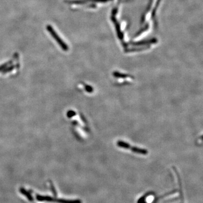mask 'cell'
Masks as SVG:
<instances>
[{
	"mask_svg": "<svg viewBox=\"0 0 203 203\" xmlns=\"http://www.w3.org/2000/svg\"><path fill=\"white\" fill-rule=\"evenodd\" d=\"M47 30L51 35V37L55 40V41L59 45H60L61 47H62L64 49H67V46L66 45V43H64V41L61 39L60 36L58 35V33L57 32V31L53 28L52 26H51L50 25H47Z\"/></svg>",
	"mask_w": 203,
	"mask_h": 203,
	"instance_id": "6da1fadb",
	"label": "cell"
},
{
	"mask_svg": "<svg viewBox=\"0 0 203 203\" xmlns=\"http://www.w3.org/2000/svg\"><path fill=\"white\" fill-rule=\"evenodd\" d=\"M118 146L122 148H130V150H132L134 152L139 153V154H142V155H146L147 153V151L145 150H143L141 148H137V147H133L128 145V144L124 142H118Z\"/></svg>",
	"mask_w": 203,
	"mask_h": 203,
	"instance_id": "7a4b0ae2",
	"label": "cell"
},
{
	"mask_svg": "<svg viewBox=\"0 0 203 203\" xmlns=\"http://www.w3.org/2000/svg\"><path fill=\"white\" fill-rule=\"evenodd\" d=\"M174 171H175V173H176V175H177V178H178V183H179V191H180V197H181V203H184V197H183V192H182V185H181V178L179 177V175L178 174L177 171L175 168H174Z\"/></svg>",
	"mask_w": 203,
	"mask_h": 203,
	"instance_id": "3957f363",
	"label": "cell"
}]
</instances>
